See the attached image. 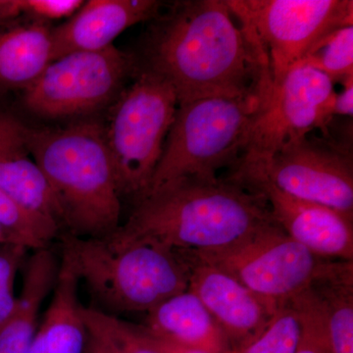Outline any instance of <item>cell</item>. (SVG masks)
I'll return each mask as SVG.
<instances>
[{
  "label": "cell",
  "instance_id": "1",
  "mask_svg": "<svg viewBox=\"0 0 353 353\" xmlns=\"http://www.w3.org/2000/svg\"><path fill=\"white\" fill-rule=\"evenodd\" d=\"M137 68L166 81L179 104L265 94L272 85L268 63L226 0H183L160 11L146 32Z\"/></svg>",
  "mask_w": 353,
  "mask_h": 353
},
{
  "label": "cell",
  "instance_id": "2",
  "mask_svg": "<svg viewBox=\"0 0 353 353\" xmlns=\"http://www.w3.org/2000/svg\"><path fill=\"white\" fill-rule=\"evenodd\" d=\"M274 222L263 194L238 181L185 178L137 201L124 225L105 240L113 248L152 243L174 250L220 252Z\"/></svg>",
  "mask_w": 353,
  "mask_h": 353
},
{
  "label": "cell",
  "instance_id": "3",
  "mask_svg": "<svg viewBox=\"0 0 353 353\" xmlns=\"http://www.w3.org/2000/svg\"><path fill=\"white\" fill-rule=\"evenodd\" d=\"M26 148L57 197L66 234L106 239L120 227L121 196L104 126L97 121L62 128L20 124Z\"/></svg>",
  "mask_w": 353,
  "mask_h": 353
},
{
  "label": "cell",
  "instance_id": "4",
  "mask_svg": "<svg viewBox=\"0 0 353 353\" xmlns=\"http://www.w3.org/2000/svg\"><path fill=\"white\" fill-rule=\"evenodd\" d=\"M61 241L80 281L109 314L148 313L189 289V262L179 250L152 243L113 248L66 233Z\"/></svg>",
  "mask_w": 353,
  "mask_h": 353
},
{
  "label": "cell",
  "instance_id": "5",
  "mask_svg": "<svg viewBox=\"0 0 353 353\" xmlns=\"http://www.w3.org/2000/svg\"><path fill=\"white\" fill-rule=\"evenodd\" d=\"M268 92L179 104L146 194L181 179L217 178L221 168L240 158L253 118Z\"/></svg>",
  "mask_w": 353,
  "mask_h": 353
},
{
  "label": "cell",
  "instance_id": "6",
  "mask_svg": "<svg viewBox=\"0 0 353 353\" xmlns=\"http://www.w3.org/2000/svg\"><path fill=\"white\" fill-rule=\"evenodd\" d=\"M178 105L174 88L145 70L113 102L104 134L121 196L139 201L150 190Z\"/></svg>",
  "mask_w": 353,
  "mask_h": 353
},
{
  "label": "cell",
  "instance_id": "7",
  "mask_svg": "<svg viewBox=\"0 0 353 353\" xmlns=\"http://www.w3.org/2000/svg\"><path fill=\"white\" fill-rule=\"evenodd\" d=\"M336 97L331 79L301 62L294 65L272 83L253 118L232 179L243 182L256 175L276 153L313 130L327 134Z\"/></svg>",
  "mask_w": 353,
  "mask_h": 353
},
{
  "label": "cell",
  "instance_id": "8",
  "mask_svg": "<svg viewBox=\"0 0 353 353\" xmlns=\"http://www.w3.org/2000/svg\"><path fill=\"white\" fill-rule=\"evenodd\" d=\"M278 82L334 30L353 25L352 0H226Z\"/></svg>",
  "mask_w": 353,
  "mask_h": 353
},
{
  "label": "cell",
  "instance_id": "9",
  "mask_svg": "<svg viewBox=\"0 0 353 353\" xmlns=\"http://www.w3.org/2000/svg\"><path fill=\"white\" fill-rule=\"evenodd\" d=\"M190 252L279 307L307 292L343 262L317 256L275 221L227 250Z\"/></svg>",
  "mask_w": 353,
  "mask_h": 353
},
{
  "label": "cell",
  "instance_id": "10",
  "mask_svg": "<svg viewBox=\"0 0 353 353\" xmlns=\"http://www.w3.org/2000/svg\"><path fill=\"white\" fill-rule=\"evenodd\" d=\"M137 71L136 59L114 46L70 53L51 62L23 90V105L46 119L90 115L115 101Z\"/></svg>",
  "mask_w": 353,
  "mask_h": 353
},
{
  "label": "cell",
  "instance_id": "11",
  "mask_svg": "<svg viewBox=\"0 0 353 353\" xmlns=\"http://www.w3.org/2000/svg\"><path fill=\"white\" fill-rule=\"evenodd\" d=\"M269 181L303 201L328 206L353 217V162L350 148L311 137L290 143L248 180Z\"/></svg>",
  "mask_w": 353,
  "mask_h": 353
},
{
  "label": "cell",
  "instance_id": "12",
  "mask_svg": "<svg viewBox=\"0 0 353 353\" xmlns=\"http://www.w3.org/2000/svg\"><path fill=\"white\" fill-rule=\"evenodd\" d=\"M180 252L189 262V290L214 318L232 350L250 343L266 329L279 306L188 250Z\"/></svg>",
  "mask_w": 353,
  "mask_h": 353
},
{
  "label": "cell",
  "instance_id": "13",
  "mask_svg": "<svg viewBox=\"0 0 353 353\" xmlns=\"http://www.w3.org/2000/svg\"><path fill=\"white\" fill-rule=\"evenodd\" d=\"M263 194L272 217L292 240L321 259L353 261V217L297 199L259 179L243 183Z\"/></svg>",
  "mask_w": 353,
  "mask_h": 353
},
{
  "label": "cell",
  "instance_id": "14",
  "mask_svg": "<svg viewBox=\"0 0 353 353\" xmlns=\"http://www.w3.org/2000/svg\"><path fill=\"white\" fill-rule=\"evenodd\" d=\"M157 0H90L63 24L52 28L53 61L73 52L104 50L132 26L153 20Z\"/></svg>",
  "mask_w": 353,
  "mask_h": 353
},
{
  "label": "cell",
  "instance_id": "15",
  "mask_svg": "<svg viewBox=\"0 0 353 353\" xmlns=\"http://www.w3.org/2000/svg\"><path fill=\"white\" fill-rule=\"evenodd\" d=\"M20 124L19 118L0 108V190L27 210L54 221L61 229V209L26 148Z\"/></svg>",
  "mask_w": 353,
  "mask_h": 353
},
{
  "label": "cell",
  "instance_id": "16",
  "mask_svg": "<svg viewBox=\"0 0 353 353\" xmlns=\"http://www.w3.org/2000/svg\"><path fill=\"white\" fill-rule=\"evenodd\" d=\"M143 327L155 338L182 347L209 353H232L226 334L189 289L152 309Z\"/></svg>",
  "mask_w": 353,
  "mask_h": 353
},
{
  "label": "cell",
  "instance_id": "17",
  "mask_svg": "<svg viewBox=\"0 0 353 353\" xmlns=\"http://www.w3.org/2000/svg\"><path fill=\"white\" fill-rule=\"evenodd\" d=\"M80 282L71 257L62 252L50 307L28 353H83L88 330L78 296Z\"/></svg>",
  "mask_w": 353,
  "mask_h": 353
},
{
  "label": "cell",
  "instance_id": "18",
  "mask_svg": "<svg viewBox=\"0 0 353 353\" xmlns=\"http://www.w3.org/2000/svg\"><path fill=\"white\" fill-rule=\"evenodd\" d=\"M52 28L46 22L0 32V90H24L53 61Z\"/></svg>",
  "mask_w": 353,
  "mask_h": 353
},
{
  "label": "cell",
  "instance_id": "19",
  "mask_svg": "<svg viewBox=\"0 0 353 353\" xmlns=\"http://www.w3.org/2000/svg\"><path fill=\"white\" fill-rule=\"evenodd\" d=\"M321 310L331 353H353V261H343L311 287Z\"/></svg>",
  "mask_w": 353,
  "mask_h": 353
},
{
  "label": "cell",
  "instance_id": "20",
  "mask_svg": "<svg viewBox=\"0 0 353 353\" xmlns=\"http://www.w3.org/2000/svg\"><path fill=\"white\" fill-rule=\"evenodd\" d=\"M52 272L41 265H31L24 271L17 308L0 330V353H28L37 331L41 304L54 287Z\"/></svg>",
  "mask_w": 353,
  "mask_h": 353
},
{
  "label": "cell",
  "instance_id": "21",
  "mask_svg": "<svg viewBox=\"0 0 353 353\" xmlns=\"http://www.w3.org/2000/svg\"><path fill=\"white\" fill-rule=\"evenodd\" d=\"M83 316L88 331L101 336L118 353H165L143 327L123 321L101 309L83 306Z\"/></svg>",
  "mask_w": 353,
  "mask_h": 353
},
{
  "label": "cell",
  "instance_id": "22",
  "mask_svg": "<svg viewBox=\"0 0 353 353\" xmlns=\"http://www.w3.org/2000/svg\"><path fill=\"white\" fill-rule=\"evenodd\" d=\"M301 63L321 72L334 83L353 76V25L339 28L323 37Z\"/></svg>",
  "mask_w": 353,
  "mask_h": 353
},
{
  "label": "cell",
  "instance_id": "23",
  "mask_svg": "<svg viewBox=\"0 0 353 353\" xmlns=\"http://www.w3.org/2000/svg\"><path fill=\"white\" fill-rule=\"evenodd\" d=\"M0 226L24 239L30 250H34L50 248L51 241L60 233L54 221L27 210L1 190Z\"/></svg>",
  "mask_w": 353,
  "mask_h": 353
},
{
  "label": "cell",
  "instance_id": "24",
  "mask_svg": "<svg viewBox=\"0 0 353 353\" xmlns=\"http://www.w3.org/2000/svg\"><path fill=\"white\" fill-rule=\"evenodd\" d=\"M301 324L294 306H281L266 329L250 343L232 353H296Z\"/></svg>",
  "mask_w": 353,
  "mask_h": 353
},
{
  "label": "cell",
  "instance_id": "25",
  "mask_svg": "<svg viewBox=\"0 0 353 353\" xmlns=\"http://www.w3.org/2000/svg\"><path fill=\"white\" fill-rule=\"evenodd\" d=\"M299 313L301 331L296 353H331L321 310L311 289L290 303Z\"/></svg>",
  "mask_w": 353,
  "mask_h": 353
},
{
  "label": "cell",
  "instance_id": "26",
  "mask_svg": "<svg viewBox=\"0 0 353 353\" xmlns=\"http://www.w3.org/2000/svg\"><path fill=\"white\" fill-rule=\"evenodd\" d=\"M83 3L80 0H0V24L24 17L46 23L63 19Z\"/></svg>",
  "mask_w": 353,
  "mask_h": 353
},
{
  "label": "cell",
  "instance_id": "27",
  "mask_svg": "<svg viewBox=\"0 0 353 353\" xmlns=\"http://www.w3.org/2000/svg\"><path fill=\"white\" fill-rule=\"evenodd\" d=\"M28 250L20 245H0V296L14 285L17 272L27 260Z\"/></svg>",
  "mask_w": 353,
  "mask_h": 353
},
{
  "label": "cell",
  "instance_id": "28",
  "mask_svg": "<svg viewBox=\"0 0 353 353\" xmlns=\"http://www.w3.org/2000/svg\"><path fill=\"white\" fill-rule=\"evenodd\" d=\"M343 90L336 94L334 101V115L352 117L353 114V76L343 79Z\"/></svg>",
  "mask_w": 353,
  "mask_h": 353
},
{
  "label": "cell",
  "instance_id": "29",
  "mask_svg": "<svg viewBox=\"0 0 353 353\" xmlns=\"http://www.w3.org/2000/svg\"><path fill=\"white\" fill-rule=\"evenodd\" d=\"M83 353H118L112 345L101 336L88 331L87 343Z\"/></svg>",
  "mask_w": 353,
  "mask_h": 353
},
{
  "label": "cell",
  "instance_id": "30",
  "mask_svg": "<svg viewBox=\"0 0 353 353\" xmlns=\"http://www.w3.org/2000/svg\"><path fill=\"white\" fill-rule=\"evenodd\" d=\"M150 336H152V334H150ZM152 336L165 353H209L204 352V350H196V348L182 347V345L172 343L170 341L161 340V339L155 338V336Z\"/></svg>",
  "mask_w": 353,
  "mask_h": 353
},
{
  "label": "cell",
  "instance_id": "31",
  "mask_svg": "<svg viewBox=\"0 0 353 353\" xmlns=\"http://www.w3.org/2000/svg\"><path fill=\"white\" fill-rule=\"evenodd\" d=\"M0 245H20L29 248L27 241L20 236L0 226Z\"/></svg>",
  "mask_w": 353,
  "mask_h": 353
}]
</instances>
